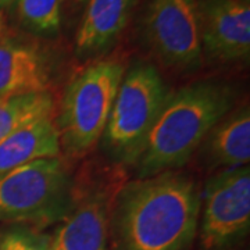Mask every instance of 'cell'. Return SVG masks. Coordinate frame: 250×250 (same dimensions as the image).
Wrapping results in <instances>:
<instances>
[{"label": "cell", "instance_id": "6da1fadb", "mask_svg": "<svg viewBox=\"0 0 250 250\" xmlns=\"http://www.w3.org/2000/svg\"><path fill=\"white\" fill-rule=\"evenodd\" d=\"M200 190L188 175L166 171L126 184L110 228L117 250H187L196 238Z\"/></svg>", "mask_w": 250, "mask_h": 250}, {"label": "cell", "instance_id": "7a4b0ae2", "mask_svg": "<svg viewBox=\"0 0 250 250\" xmlns=\"http://www.w3.org/2000/svg\"><path fill=\"white\" fill-rule=\"evenodd\" d=\"M232 104V89L211 82L170 93L136 163L139 178L184 166Z\"/></svg>", "mask_w": 250, "mask_h": 250}, {"label": "cell", "instance_id": "3957f363", "mask_svg": "<svg viewBox=\"0 0 250 250\" xmlns=\"http://www.w3.org/2000/svg\"><path fill=\"white\" fill-rule=\"evenodd\" d=\"M74 187L59 157L29 161L0 175V221L36 228L62 221L74 205Z\"/></svg>", "mask_w": 250, "mask_h": 250}, {"label": "cell", "instance_id": "277c9868", "mask_svg": "<svg viewBox=\"0 0 250 250\" xmlns=\"http://www.w3.org/2000/svg\"><path fill=\"white\" fill-rule=\"evenodd\" d=\"M170 90L160 72L139 62L124 74L103 132V146L114 160L138 163Z\"/></svg>", "mask_w": 250, "mask_h": 250}, {"label": "cell", "instance_id": "5b68a950", "mask_svg": "<svg viewBox=\"0 0 250 250\" xmlns=\"http://www.w3.org/2000/svg\"><path fill=\"white\" fill-rule=\"evenodd\" d=\"M124 74L121 62L103 60L90 64L70 82L56 125L65 152L82 154L102 138Z\"/></svg>", "mask_w": 250, "mask_h": 250}, {"label": "cell", "instance_id": "8992f818", "mask_svg": "<svg viewBox=\"0 0 250 250\" xmlns=\"http://www.w3.org/2000/svg\"><path fill=\"white\" fill-rule=\"evenodd\" d=\"M200 243L205 250H225L239 242L250 227V170L241 166L217 172L206 184Z\"/></svg>", "mask_w": 250, "mask_h": 250}, {"label": "cell", "instance_id": "52a82bcc", "mask_svg": "<svg viewBox=\"0 0 250 250\" xmlns=\"http://www.w3.org/2000/svg\"><path fill=\"white\" fill-rule=\"evenodd\" d=\"M145 34L163 64L184 71H193L202 65L197 0H150Z\"/></svg>", "mask_w": 250, "mask_h": 250}, {"label": "cell", "instance_id": "ba28073f", "mask_svg": "<svg viewBox=\"0 0 250 250\" xmlns=\"http://www.w3.org/2000/svg\"><path fill=\"white\" fill-rule=\"evenodd\" d=\"M197 9L207 59L229 62L249 57V0H197Z\"/></svg>", "mask_w": 250, "mask_h": 250}, {"label": "cell", "instance_id": "9c48e42d", "mask_svg": "<svg viewBox=\"0 0 250 250\" xmlns=\"http://www.w3.org/2000/svg\"><path fill=\"white\" fill-rule=\"evenodd\" d=\"M108 200L103 192L74 199L52 238V250H110Z\"/></svg>", "mask_w": 250, "mask_h": 250}, {"label": "cell", "instance_id": "30bf717a", "mask_svg": "<svg viewBox=\"0 0 250 250\" xmlns=\"http://www.w3.org/2000/svg\"><path fill=\"white\" fill-rule=\"evenodd\" d=\"M50 71L36 47L0 36V99L45 93Z\"/></svg>", "mask_w": 250, "mask_h": 250}, {"label": "cell", "instance_id": "8fae6325", "mask_svg": "<svg viewBox=\"0 0 250 250\" xmlns=\"http://www.w3.org/2000/svg\"><path fill=\"white\" fill-rule=\"evenodd\" d=\"M136 0H89L77 32L75 47L81 56L108 49L124 31Z\"/></svg>", "mask_w": 250, "mask_h": 250}, {"label": "cell", "instance_id": "7c38bea8", "mask_svg": "<svg viewBox=\"0 0 250 250\" xmlns=\"http://www.w3.org/2000/svg\"><path fill=\"white\" fill-rule=\"evenodd\" d=\"M60 149V138L52 116L21 126L0 143V175L29 161L57 157Z\"/></svg>", "mask_w": 250, "mask_h": 250}, {"label": "cell", "instance_id": "4fadbf2b", "mask_svg": "<svg viewBox=\"0 0 250 250\" xmlns=\"http://www.w3.org/2000/svg\"><path fill=\"white\" fill-rule=\"evenodd\" d=\"M206 159L214 167L233 168L250 160V113L241 107L224 116L206 136Z\"/></svg>", "mask_w": 250, "mask_h": 250}, {"label": "cell", "instance_id": "5bb4252c", "mask_svg": "<svg viewBox=\"0 0 250 250\" xmlns=\"http://www.w3.org/2000/svg\"><path fill=\"white\" fill-rule=\"evenodd\" d=\"M53 107L49 92L0 99V143L21 126L52 116Z\"/></svg>", "mask_w": 250, "mask_h": 250}, {"label": "cell", "instance_id": "9a60e30c", "mask_svg": "<svg viewBox=\"0 0 250 250\" xmlns=\"http://www.w3.org/2000/svg\"><path fill=\"white\" fill-rule=\"evenodd\" d=\"M21 25L41 35H54L62 24V0H16Z\"/></svg>", "mask_w": 250, "mask_h": 250}, {"label": "cell", "instance_id": "2e32d148", "mask_svg": "<svg viewBox=\"0 0 250 250\" xmlns=\"http://www.w3.org/2000/svg\"><path fill=\"white\" fill-rule=\"evenodd\" d=\"M0 250H52V236L27 224L0 229Z\"/></svg>", "mask_w": 250, "mask_h": 250}, {"label": "cell", "instance_id": "e0dca14e", "mask_svg": "<svg viewBox=\"0 0 250 250\" xmlns=\"http://www.w3.org/2000/svg\"><path fill=\"white\" fill-rule=\"evenodd\" d=\"M14 3H16V0H0V9H7Z\"/></svg>", "mask_w": 250, "mask_h": 250}, {"label": "cell", "instance_id": "ac0fdd59", "mask_svg": "<svg viewBox=\"0 0 250 250\" xmlns=\"http://www.w3.org/2000/svg\"><path fill=\"white\" fill-rule=\"evenodd\" d=\"M4 29V22H3V17H1V13H0V36H1V32Z\"/></svg>", "mask_w": 250, "mask_h": 250}, {"label": "cell", "instance_id": "d6986e66", "mask_svg": "<svg viewBox=\"0 0 250 250\" xmlns=\"http://www.w3.org/2000/svg\"><path fill=\"white\" fill-rule=\"evenodd\" d=\"M62 1H83V0H62Z\"/></svg>", "mask_w": 250, "mask_h": 250}]
</instances>
